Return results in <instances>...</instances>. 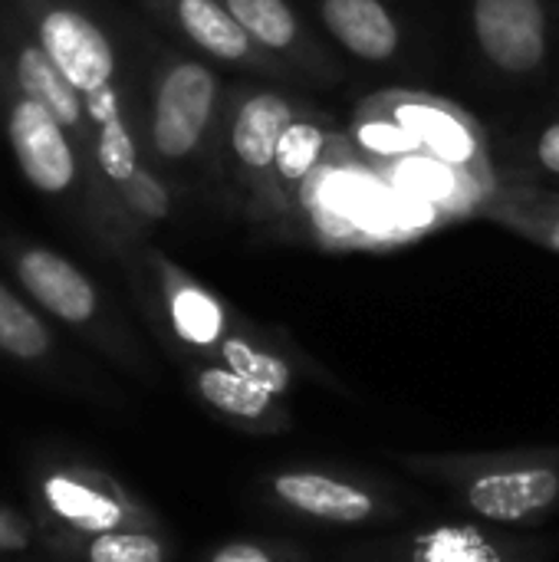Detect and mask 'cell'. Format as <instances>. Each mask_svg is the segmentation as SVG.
Wrapping results in <instances>:
<instances>
[{
  "label": "cell",
  "mask_w": 559,
  "mask_h": 562,
  "mask_svg": "<svg viewBox=\"0 0 559 562\" xmlns=\"http://www.w3.org/2000/svg\"><path fill=\"white\" fill-rule=\"evenodd\" d=\"M316 231L339 244H372L409 227H422L428 204L409 188L385 181L346 155H326L300 188Z\"/></svg>",
  "instance_id": "1"
},
{
  "label": "cell",
  "mask_w": 559,
  "mask_h": 562,
  "mask_svg": "<svg viewBox=\"0 0 559 562\" xmlns=\"http://www.w3.org/2000/svg\"><path fill=\"white\" fill-rule=\"evenodd\" d=\"M10 10L86 99L92 125L125 115L115 43L79 0H10Z\"/></svg>",
  "instance_id": "2"
},
{
  "label": "cell",
  "mask_w": 559,
  "mask_h": 562,
  "mask_svg": "<svg viewBox=\"0 0 559 562\" xmlns=\"http://www.w3.org/2000/svg\"><path fill=\"white\" fill-rule=\"evenodd\" d=\"M217 102L221 79L211 66L188 56H168L155 69L148 92V151L165 165L191 161L211 132Z\"/></svg>",
  "instance_id": "3"
},
{
  "label": "cell",
  "mask_w": 559,
  "mask_h": 562,
  "mask_svg": "<svg viewBox=\"0 0 559 562\" xmlns=\"http://www.w3.org/2000/svg\"><path fill=\"white\" fill-rule=\"evenodd\" d=\"M0 122L13 161L33 191L46 198H69L79 188L89 168L76 138L46 105L20 92L10 79H3Z\"/></svg>",
  "instance_id": "4"
},
{
  "label": "cell",
  "mask_w": 559,
  "mask_h": 562,
  "mask_svg": "<svg viewBox=\"0 0 559 562\" xmlns=\"http://www.w3.org/2000/svg\"><path fill=\"white\" fill-rule=\"evenodd\" d=\"M0 49H3V79H10L20 92H26L40 105H46L63 122V128L76 138V145L86 158V168L92 175L96 125L86 109V99L59 72V66L49 59V53L36 43V36L23 26V20L10 7L0 23Z\"/></svg>",
  "instance_id": "5"
},
{
  "label": "cell",
  "mask_w": 559,
  "mask_h": 562,
  "mask_svg": "<svg viewBox=\"0 0 559 562\" xmlns=\"http://www.w3.org/2000/svg\"><path fill=\"white\" fill-rule=\"evenodd\" d=\"M471 23L484 56L511 76H527L547 59V16L540 0H474Z\"/></svg>",
  "instance_id": "6"
},
{
  "label": "cell",
  "mask_w": 559,
  "mask_h": 562,
  "mask_svg": "<svg viewBox=\"0 0 559 562\" xmlns=\"http://www.w3.org/2000/svg\"><path fill=\"white\" fill-rule=\"evenodd\" d=\"M10 263L23 290L56 319L82 326L92 323L99 313V296L89 277L69 263L63 254L36 244H13L10 247Z\"/></svg>",
  "instance_id": "7"
},
{
  "label": "cell",
  "mask_w": 559,
  "mask_h": 562,
  "mask_svg": "<svg viewBox=\"0 0 559 562\" xmlns=\"http://www.w3.org/2000/svg\"><path fill=\"white\" fill-rule=\"evenodd\" d=\"M297 122V109L277 92H250L237 102L227 128L231 155L247 178H264L273 171L277 145L283 132Z\"/></svg>",
  "instance_id": "8"
},
{
  "label": "cell",
  "mask_w": 559,
  "mask_h": 562,
  "mask_svg": "<svg viewBox=\"0 0 559 562\" xmlns=\"http://www.w3.org/2000/svg\"><path fill=\"white\" fill-rule=\"evenodd\" d=\"M148 3L168 13L171 23L208 56L227 63H244L254 56L257 43L234 20L224 0H148Z\"/></svg>",
  "instance_id": "9"
},
{
  "label": "cell",
  "mask_w": 559,
  "mask_h": 562,
  "mask_svg": "<svg viewBox=\"0 0 559 562\" xmlns=\"http://www.w3.org/2000/svg\"><path fill=\"white\" fill-rule=\"evenodd\" d=\"M323 23L349 53L382 63L399 49V23L382 0H323Z\"/></svg>",
  "instance_id": "10"
},
{
  "label": "cell",
  "mask_w": 559,
  "mask_h": 562,
  "mask_svg": "<svg viewBox=\"0 0 559 562\" xmlns=\"http://www.w3.org/2000/svg\"><path fill=\"white\" fill-rule=\"evenodd\" d=\"M559 491L554 471H511L481 477L471 487V504L491 520H521L534 510H544Z\"/></svg>",
  "instance_id": "11"
},
{
  "label": "cell",
  "mask_w": 559,
  "mask_h": 562,
  "mask_svg": "<svg viewBox=\"0 0 559 562\" xmlns=\"http://www.w3.org/2000/svg\"><path fill=\"white\" fill-rule=\"evenodd\" d=\"M392 119L418 142V148L445 158L448 165H468L474 161L478 142L471 128L448 109L425 105V102H402L392 109Z\"/></svg>",
  "instance_id": "12"
},
{
  "label": "cell",
  "mask_w": 559,
  "mask_h": 562,
  "mask_svg": "<svg viewBox=\"0 0 559 562\" xmlns=\"http://www.w3.org/2000/svg\"><path fill=\"white\" fill-rule=\"evenodd\" d=\"M277 494L287 504H293L306 514L326 517V520L353 524V520H366L372 514V501L362 491L329 481V477H320V474H287L277 481Z\"/></svg>",
  "instance_id": "13"
},
{
  "label": "cell",
  "mask_w": 559,
  "mask_h": 562,
  "mask_svg": "<svg viewBox=\"0 0 559 562\" xmlns=\"http://www.w3.org/2000/svg\"><path fill=\"white\" fill-rule=\"evenodd\" d=\"M165 283H168V313H171L178 336L194 346H211L224 329L217 300L204 293L198 283L175 273L171 267H165Z\"/></svg>",
  "instance_id": "14"
},
{
  "label": "cell",
  "mask_w": 559,
  "mask_h": 562,
  "mask_svg": "<svg viewBox=\"0 0 559 562\" xmlns=\"http://www.w3.org/2000/svg\"><path fill=\"white\" fill-rule=\"evenodd\" d=\"M329 148V132L316 119H300L283 132L273 158V175L283 181L287 191H297L310 181V175L323 165Z\"/></svg>",
  "instance_id": "15"
},
{
  "label": "cell",
  "mask_w": 559,
  "mask_h": 562,
  "mask_svg": "<svg viewBox=\"0 0 559 562\" xmlns=\"http://www.w3.org/2000/svg\"><path fill=\"white\" fill-rule=\"evenodd\" d=\"M224 7L264 49H290L300 36V20L287 0H224Z\"/></svg>",
  "instance_id": "16"
},
{
  "label": "cell",
  "mask_w": 559,
  "mask_h": 562,
  "mask_svg": "<svg viewBox=\"0 0 559 562\" xmlns=\"http://www.w3.org/2000/svg\"><path fill=\"white\" fill-rule=\"evenodd\" d=\"M46 501L53 504V510L59 517L72 520L82 530H109L122 517V510L109 497H102L76 481H66V477H53L46 484Z\"/></svg>",
  "instance_id": "17"
},
{
  "label": "cell",
  "mask_w": 559,
  "mask_h": 562,
  "mask_svg": "<svg viewBox=\"0 0 559 562\" xmlns=\"http://www.w3.org/2000/svg\"><path fill=\"white\" fill-rule=\"evenodd\" d=\"M0 349L16 359H36L49 349L46 326L3 283H0Z\"/></svg>",
  "instance_id": "18"
},
{
  "label": "cell",
  "mask_w": 559,
  "mask_h": 562,
  "mask_svg": "<svg viewBox=\"0 0 559 562\" xmlns=\"http://www.w3.org/2000/svg\"><path fill=\"white\" fill-rule=\"evenodd\" d=\"M198 385H201V395L227 415L257 418L270 405V392L260 389L257 382L237 375L234 369H208V372H201Z\"/></svg>",
  "instance_id": "19"
},
{
  "label": "cell",
  "mask_w": 559,
  "mask_h": 562,
  "mask_svg": "<svg viewBox=\"0 0 559 562\" xmlns=\"http://www.w3.org/2000/svg\"><path fill=\"white\" fill-rule=\"evenodd\" d=\"M224 359H227V366H231L237 375L257 382V385L267 389L270 395L287 392V385H290V372H287V366H283L280 359H273V356H267V352H257L254 346H247V342H241V339H227V342H224Z\"/></svg>",
  "instance_id": "20"
},
{
  "label": "cell",
  "mask_w": 559,
  "mask_h": 562,
  "mask_svg": "<svg viewBox=\"0 0 559 562\" xmlns=\"http://www.w3.org/2000/svg\"><path fill=\"white\" fill-rule=\"evenodd\" d=\"M115 198L122 201V207H125L132 217H138V221H145V224L161 221V217H168V211H171V198H168L165 184H161L145 165L115 191Z\"/></svg>",
  "instance_id": "21"
},
{
  "label": "cell",
  "mask_w": 559,
  "mask_h": 562,
  "mask_svg": "<svg viewBox=\"0 0 559 562\" xmlns=\"http://www.w3.org/2000/svg\"><path fill=\"white\" fill-rule=\"evenodd\" d=\"M92 562H161V547L152 537H115L105 533L89 550Z\"/></svg>",
  "instance_id": "22"
},
{
  "label": "cell",
  "mask_w": 559,
  "mask_h": 562,
  "mask_svg": "<svg viewBox=\"0 0 559 562\" xmlns=\"http://www.w3.org/2000/svg\"><path fill=\"white\" fill-rule=\"evenodd\" d=\"M530 224H537L540 240H547L554 250H559V201L550 207H537V214L530 217Z\"/></svg>",
  "instance_id": "23"
},
{
  "label": "cell",
  "mask_w": 559,
  "mask_h": 562,
  "mask_svg": "<svg viewBox=\"0 0 559 562\" xmlns=\"http://www.w3.org/2000/svg\"><path fill=\"white\" fill-rule=\"evenodd\" d=\"M537 158H540V165H544L547 171L559 175V122L544 128V135H540V142H537Z\"/></svg>",
  "instance_id": "24"
},
{
  "label": "cell",
  "mask_w": 559,
  "mask_h": 562,
  "mask_svg": "<svg viewBox=\"0 0 559 562\" xmlns=\"http://www.w3.org/2000/svg\"><path fill=\"white\" fill-rule=\"evenodd\" d=\"M214 562H270V557L257 547H247V543H237V547H227L221 550Z\"/></svg>",
  "instance_id": "25"
},
{
  "label": "cell",
  "mask_w": 559,
  "mask_h": 562,
  "mask_svg": "<svg viewBox=\"0 0 559 562\" xmlns=\"http://www.w3.org/2000/svg\"><path fill=\"white\" fill-rule=\"evenodd\" d=\"M0 102H3V49H0Z\"/></svg>",
  "instance_id": "26"
}]
</instances>
